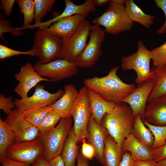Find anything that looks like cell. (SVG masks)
<instances>
[{"mask_svg":"<svg viewBox=\"0 0 166 166\" xmlns=\"http://www.w3.org/2000/svg\"><path fill=\"white\" fill-rule=\"evenodd\" d=\"M118 69V67H114L106 76L86 78L83 81V83L85 86L97 93L106 101L118 104L136 87L134 84L125 83L120 78L117 73Z\"/></svg>","mask_w":166,"mask_h":166,"instance_id":"1","label":"cell"},{"mask_svg":"<svg viewBox=\"0 0 166 166\" xmlns=\"http://www.w3.org/2000/svg\"><path fill=\"white\" fill-rule=\"evenodd\" d=\"M134 120L135 117L130 106L121 102L116 104L112 113L104 116L101 124L122 148L125 140L132 133Z\"/></svg>","mask_w":166,"mask_h":166,"instance_id":"2","label":"cell"},{"mask_svg":"<svg viewBox=\"0 0 166 166\" xmlns=\"http://www.w3.org/2000/svg\"><path fill=\"white\" fill-rule=\"evenodd\" d=\"M125 0H111L108 8L100 16L94 18V24L103 26L105 31L111 34H117L130 30L133 22L125 10Z\"/></svg>","mask_w":166,"mask_h":166,"instance_id":"3","label":"cell"},{"mask_svg":"<svg viewBox=\"0 0 166 166\" xmlns=\"http://www.w3.org/2000/svg\"><path fill=\"white\" fill-rule=\"evenodd\" d=\"M72 123L71 118H62L52 130L44 134H39L38 138L44 148L42 156L48 162L61 155Z\"/></svg>","mask_w":166,"mask_h":166,"instance_id":"4","label":"cell"},{"mask_svg":"<svg viewBox=\"0 0 166 166\" xmlns=\"http://www.w3.org/2000/svg\"><path fill=\"white\" fill-rule=\"evenodd\" d=\"M137 46L136 52L122 57L121 66L123 71L133 69L135 71L136 77L135 82L138 84L152 79L153 74L150 68L151 50L146 48L141 40L138 41Z\"/></svg>","mask_w":166,"mask_h":166,"instance_id":"5","label":"cell"},{"mask_svg":"<svg viewBox=\"0 0 166 166\" xmlns=\"http://www.w3.org/2000/svg\"><path fill=\"white\" fill-rule=\"evenodd\" d=\"M63 42L61 38L48 34L42 28H38L34 34L31 49L39 58L40 63H47L58 59Z\"/></svg>","mask_w":166,"mask_h":166,"instance_id":"6","label":"cell"},{"mask_svg":"<svg viewBox=\"0 0 166 166\" xmlns=\"http://www.w3.org/2000/svg\"><path fill=\"white\" fill-rule=\"evenodd\" d=\"M87 90L85 86L79 89L71 110L74 121L73 128L78 142L84 138L88 139L89 136L88 126L92 113Z\"/></svg>","mask_w":166,"mask_h":166,"instance_id":"7","label":"cell"},{"mask_svg":"<svg viewBox=\"0 0 166 166\" xmlns=\"http://www.w3.org/2000/svg\"><path fill=\"white\" fill-rule=\"evenodd\" d=\"M44 86L39 84L35 87L34 94L24 98L14 100L16 108L25 116L40 108L53 104L60 98L64 93V90L59 89L51 93L45 89Z\"/></svg>","mask_w":166,"mask_h":166,"instance_id":"8","label":"cell"},{"mask_svg":"<svg viewBox=\"0 0 166 166\" xmlns=\"http://www.w3.org/2000/svg\"><path fill=\"white\" fill-rule=\"evenodd\" d=\"M105 32L99 26H92L89 41L81 53L74 62L78 68L93 66L103 54L101 45L105 41Z\"/></svg>","mask_w":166,"mask_h":166,"instance_id":"9","label":"cell"},{"mask_svg":"<svg viewBox=\"0 0 166 166\" xmlns=\"http://www.w3.org/2000/svg\"><path fill=\"white\" fill-rule=\"evenodd\" d=\"M33 66L41 76L52 82L70 78L76 75L78 71V67L75 62L64 59H57L45 64L38 61Z\"/></svg>","mask_w":166,"mask_h":166,"instance_id":"10","label":"cell"},{"mask_svg":"<svg viewBox=\"0 0 166 166\" xmlns=\"http://www.w3.org/2000/svg\"><path fill=\"white\" fill-rule=\"evenodd\" d=\"M92 26L86 19L83 21L75 33L68 40L63 42L57 59H65L74 62L86 45Z\"/></svg>","mask_w":166,"mask_h":166,"instance_id":"11","label":"cell"},{"mask_svg":"<svg viewBox=\"0 0 166 166\" xmlns=\"http://www.w3.org/2000/svg\"><path fill=\"white\" fill-rule=\"evenodd\" d=\"M44 150L43 144L37 137L30 141L14 143L8 148L6 157L13 160L32 165L39 157L42 156Z\"/></svg>","mask_w":166,"mask_h":166,"instance_id":"12","label":"cell"},{"mask_svg":"<svg viewBox=\"0 0 166 166\" xmlns=\"http://www.w3.org/2000/svg\"><path fill=\"white\" fill-rule=\"evenodd\" d=\"M4 121L14 132L15 143L33 140L39 134L37 127L27 121L25 115L17 108L7 115Z\"/></svg>","mask_w":166,"mask_h":166,"instance_id":"13","label":"cell"},{"mask_svg":"<svg viewBox=\"0 0 166 166\" xmlns=\"http://www.w3.org/2000/svg\"><path fill=\"white\" fill-rule=\"evenodd\" d=\"M14 76L19 83L15 88L14 91L21 98L28 97V93L30 90L36 86L40 82H52L51 80L41 76L30 62L23 65L19 71L14 74Z\"/></svg>","mask_w":166,"mask_h":166,"instance_id":"14","label":"cell"},{"mask_svg":"<svg viewBox=\"0 0 166 166\" xmlns=\"http://www.w3.org/2000/svg\"><path fill=\"white\" fill-rule=\"evenodd\" d=\"M154 85L152 79L138 84L137 87L122 101L130 106L134 116L139 114L142 120L148 97Z\"/></svg>","mask_w":166,"mask_h":166,"instance_id":"15","label":"cell"},{"mask_svg":"<svg viewBox=\"0 0 166 166\" xmlns=\"http://www.w3.org/2000/svg\"><path fill=\"white\" fill-rule=\"evenodd\" d=\"M86 18L77 14L62 18L48 27L41 28L45 32L61 38L63 42L68 40L76 32Z\"/></svg>","mask_w":166,"mask_h":166,"instance_id":"16","label":"cell"},{"mask_svg":"<svg viewBox=\"0 0 166 166\" xmlns=\"http://www.w3.org/2000/svg\"><path fill=\"white\" fill-rule=\"evenodd\" d=\"M142 121L155 126L166 125V95L147 102Z\"/></svg>","mask_w":166,"mask_h":166,"instance_id":"17","label":"cell"},{"mask_svg":"<svg viewBox=\"0 0 166 166\" xmlns=\"http://www.w3.org/2000/svg\"><path fill=\"white\" fill-rule=\"evenodd\" d=\"M88 129L89 133L88 139L89 142L95 149L97 160L104 165L105 141L109 133L107 130L101 124H98L92 116L88 123Z\"/></svg>","mask_w":166,"mask_h":166,"instance_id":"18","label":"cell"},{"mask_svg":"<svg viewBox=\"0 0 166 166\" xmlns=\"http://www.w3.org/2000/svg\"><path fill=\"white\" fill-rule=\"evenodd\" d=\"M122 148L124 152H129L135 160L145 162L154 161L151 148L138 140L132 133L125 140Z\"/></svg>","mask_w":166,"mask_h":166,"instance_id":"19","label":"cell"},{"mask_svg":"<svg viewBox=\"0 0 166 166\" xmlns=\"http://www.w3.org/2000/svg\"><path fill=\"white\" fill-rule=\"evenodd\" d=\"M62 96L51 105L52 110L58 113L62 118H71V109L76 99L79 91L72 84L66 85Z\"/></svg>","mask_w":166,"mask_h":166,"instance_id":"20","label":"cell"},{"mask_svg":"<svg viewBox=\"0 0 166 166\" xmlns=\"http://www.w3.org/2000/svg\"><path fill=\"white\" fill-rule=\"evenodd\" d=\"M87 91L92 116L98 124H101L104 116L112 113L117 104L106 101L91 89L88 88Z\"/></svg>","mask_w":166,"mask_h":166,"instance_id":"21","label":"cell"},{"mask_svg":"<svg viewBox=\"0 0 166 166\" xmlns=\"http://www.w3.org/2000/svg\"><path fill=\"white\" fill-rule=\"evenodd\" d=\"M65 7L63 12L46 21L45 24L47 26H50L51 24L64 18L74 15H80L86 18L90 13L95 12L97 10L93 0H86L83 3L79 5L75 4L70 0H65Z\"/></svg>","mask_w":166,"mask_h":166,"instance_id":"22","label":"cell"},{"mask_svg":"<svg viewBox=\"0 0 166 166\" xmlns=\"http://www.w3.org/2000/svg\"><path fill=\"white\" fill-rule=\"evenodd\" d=\"M114 139L109 134L105 141L104 166H119L124 153Z\"/></svg>","mask_w":166,"mask_h":166,"instance_id":"23","label":"cell"},{"mask_svg":"<svg viewBox=\"0 0 166 166\" xmlns=\"http://www.w3.org/2000/svg\"><path fill=\"white\" fill-rule=\"evenodd\" d=\"M151 70L154 85L148 102L166 95V65L159 67H152Z\"/></svg>","mask_w":166,"mask_h":166,"instance_id":"24","label":"cell"},{"mask_svg":"<svg viewBox=\"0 0 166 166\" xmlns=\"http://www.w3.org/2000/svg\"><path fill=\"white\" fill-rule=\"evenodd\" d=\"M125 8L128 15L133 22H138L148 29L154 24L155 16L144 13L133 0H126Z\"/></svg>","mask_w":166,"mask_h":166,"instance_id":"25","label":"cell"},{"mask_svg":"<svg viewBox=\"0 0 166 166\" xmlns=\"http://www.w3.org/2000/svg\"><path fill=\"white\" fill-rule=\"evenodd\" d=\"M77 142L73 129L72 128L61 155L65 166H75L79 148L77 144Z\"/></svg>","mask_w":166,"mask_h":166,"instance_id":"26","label":"cell"},{"mask_svg":"<svg viewBox=\"0 0 166 166\" xmlns=\"http://www.w3.org/2000/svg\"><path fill=\"white\" fill-rule=\"evenodd\" d=\"M134 117V123L132 133L138 140L151 148L154 141L152 132L145 126L139 114Z\"/></svg>","mask_w":166,"mask_h":166,"instance_id":"27","label":"cell"},{"mask_svg":"<svg viewBox=\"0 0 166 166\" xmlns=\"http://www.w3.org/2000/svg\"><path fill=\"white\" fill-rule=\"evenodd\" d=\"M15 137L9 125L0 118V160L6 158L8 148L15 143Z\"/></svg>","mask_w":166,"mask_h":166,"instance_id":"28","label":"cell"},{"mask_svg":"<svg viewBox=\"0 0 166 166\" xmlns=\"http://www.w3.org/2000/svg\"><path fill=\"white\" fill-rule=\"evenodd\" d=\"M19 7L24 16V22L22 27L30 25L34 20L35 7L33 0H17L16 1Z\"/></svg>","mask_w":166,"mask_h":166,"instance_id":"29","label":"cell"},{"mask_svg":"<svg viewBox=\"0 0 166 166\" xmlns=\"http://www.w3.org/2000/svg\"><path fill=\"white\" fill-rule=\"evenodd\" d=\"M61 118L58 113L53 110L49 112L37 127L39 134H44L52 130Z\"/></svg>","mask_w":166,"mask_h":166,"instance_id":"30","label":"cell"},{"mask_svg":"<svg viewBox=\"0 0 166 166\" xmlns=\"http://www.w3.org/2000/svg\"><path fill=\"white\" fill-rule=\"evenodd\" d=\"M35 10L34 24L41 22V21L45 15L51 11L55 0H34Z\"/></svg>","mask_w":166,"mask_h":166,"instance_id":"31","label":"cell"},{"mask_svg":"<svg viewBox=\"0 0 166 166\" xmlns=\"http://www.w3.org/2000/svg\"><path fill=\"white\" fill-rule=\"evenodd\" d=\"M143 121L151 131L154 137V141L151 148L155 149L160 147L166 142V125L155 126L145 121Z\"/></svg>","mask_w":166,"mask_h":166,"instance_id":"32","label":"cell"},{"mask_svg":"<svg viewBox=\"0 0 166 166\" xmlns=\"http://www.w3.org/2000/svg\"><path fill=\"white\" fill-rule=\"evenodd\" d=\"M53 110L50 105L40 108L25 116L26 120L37 127L49 112Z\"/></svg>","mask_w":166,"mask_h":166,"instance_id":"33","label":"cell"},{"mask_svg":"<svg viewBox=\"0 0 166 166\" xmlns=\"http://www.w3.org/2000/svg\"><path fill=\"white\" fill-rule=\"evenodd\" d=\"M153 67H157L166 65V41L151 50Z\"/></svg>","mask_w":166,"mask_h":166,"instance_id":"34","label":"cell"},{"mask_svg":"<svg viewBox=\"0 0 166 166\" xmlns=\"http://www.w3.org/2000/svg\"><path fill=\"white\" fill-rule=\"evenodd\" d=\"M16 28L12 25L10 22L4 18L2 13H0V37L5 41L3 35L5 33L10 32L14 36H20L23 34V33L20 30H18Z\"/></svg>","mask_w":166,"mask_h":166,"instance_id":"35","label":"cell"},{"mask_svg":"<svg viewBox=\"0 0 166 166\" xmlns=\"http://www.w3.org/2000/svg\"><path fill=\"white\" fill-rule=\"evenodd\" d=\"M21 55H29L33 57L35 56L34 51L31 49L27 51H20L11 49L2 44L0 45L1 60Z\"/></svg>","mask_w":166,"mask_h":166,"instance_id":"36","label":"cell"},{"mask_svg":"<svg viewBox=\"0 0 166 166\" xmlns=\"http://www.w3.org/2000/svg\"><path fill=\"white\" fill-rule=\"evenodd\" d=\"M16 107L14 100L11 97H6L4 94L0 95V109L8 115Z\"/></svg>","mask_w":166,"mask_h":166,"instance_id":"37","label":"cell"},{"mask_svg":"<svg viewBox=\"0 0 166 166\" xmlns=\"http://www.w3.org/2000/svg\"><path fill=\"white\" fill-rule=\"evenodd\" d=\"M85 139H83L81 140L82 144L81 153L86 159L92 160L96 156V150L93 145L86 142Z\"/></svg>","mask_w":166,"mask_h":166,"instance_id":"38","label":"cell"},{"mask_svg":"<svg viewBox=\"0 0 166 166\" xmlns=\"http://www.w3.org/2000/svg\"><path fill=\"white\" fill-rule=\"evenodd\" d=\"M154 2L156 6L163 11L165 17L164 22L156 31V33L159 34H164L166 33V0H155Z\"/></svg>","mask_w":166,"mask_h":166,"instance_id":"39","label":"cell"},{"mask_svg":"<svg viewBox=\"0 0 166 166\" xmlns=\"http://www.w3.org/2000/svg\"><path fill=\"white\" fill-rule=\"evenodd\" d=\"M152 149L154 161L157 162L166 159V142L160 147Z\"/></svg>","mask_w":166,"mask_h":166,"instance_id":"40","label":"cell"},{"mask_svg":"<svg viewBox=\"0 0 166 166\" xmlns=\"http://www.w3.org/2000/svg\"><path fill=\"white\" fill-rule=\"evenodd\" d=\"M15 1L14 0H0V9L3 10L6 16H9L11 14L12 7Z\"/></svg>","mask_w":166,"mask_h":166,"instance_id":"41","label":"cell"},{"mask_svg":"<svg viewBox=\"0 0 166 166\" xmlns=\"http://www.w3.org/2000/svg\"><path fill=\"white\" fill-rule=\"evenodd\" d=\"M135 160L128 152H125L119 166H134Z\"/></svg>","mask_w":166,"mask_h":166,"instance_id":"42","label":"cell"},{"mask_svg":"<svg viewBox=\"0 0 166 166\" xmlns=\"http://www.w3.org/2000/svg\"><path fill=\"white\" fill-rule=\"evenodd\" d=\"M2 166H32V165L26 163L16 161L6 158L0 160Z\"/></svg>","mask_w":166,"mask_h":166,"instance_id":"43","label":"cell"},{"mask_svg":"<svg viewBox=\"0 0 166 166\" xmlns=\"http://www.w3.org/2000/svg\"><path fill=\"white\" fill-rule=\"evenodd\" d=\"M49 163V166H65L61 155L54 158Z\"/></svg>","mask_w":166,"mask_h":166,"instance_id":"44","label":"cell"},{"mask_svg":"<svg viewBox=\"0 0 166 166\" xmlns=\"http://www.w3.org/2000/svg\"><path fill=\"white\" fill-rule=\"evenodd\" d=\"M77 166H89L88 160L85 158L79 151L77 158Z\"/></svg>","mask_w":166,"mask_h":166,"instance_id":"45","label":"cell"},{"mask_svg":"<svg viewBox=\"0 0 166 166\" xmlns=\"http://www.w3.org/2000/svg\"><path fill=\"white\" fill-rule=\"evenodd\" d=\"M32 166H49V162L45 160L42 156H41Z\"/></svg>","mask_w":166,"mask_h":166,"instance_id":"46","label":"cell"},{"mask_svg":"<svg viewBox=\"0 0 166 166\" xmlns=\"http://www.w3.org/2000/svg\"><path fill=\"white\" fill-rule=\"evenodd\" d=\"M156 162H145L135 160L134 166H154Z\"/></svg>","mask_w":166,"mask_h":166,"instance_id":"47","label":"cell"},{"mask_svg":"<svg viewBox=\"0 0 166 166\" xmlns=\"http://www.w3.org/2000/svg\"><path fill=\"white\" fill-rule=\"evenodd\" d=\"M94 6H100L109 3L111 0H93Z\"/></svg>","mask_w":166,"mask_h":166,"instance_id":"48","label":"cell"},{"mask_svg":"<svg viewBox=\"0 0 166 166\" xmlns=\"http://www.w3.org/2000/svg\"><path fill=\"white\" fill-rule=\"evenodd\" d=\"M154 166H166V159L156 162Z\"/></svg>","mask_w":166,"mask_h":166,"instance_id":"49","label":"cell"}]
</instances>
